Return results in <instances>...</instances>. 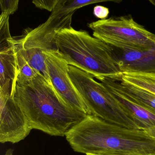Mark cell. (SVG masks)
<instances>
[{
	"label": "cell",
	"instance_id": "cell-14",
	"mask_svg": "<svg viewBox=\"0 0 155 155\" xmlns=\"http://www.w3.org/2000/svg\"><path fill=\"white\" fill-rule=\"evenodd\" d=\"M115 79L122 80L155 94V73H123Z\"/></svg>",
	"mask_w": 155,
	"mask_h": 155
},
{
	"label": "cell",
	"instance_id": "cell-1",
	"mask_svg": "<svg viewBox=\"0 0 155 155\" xmlns=\"http://www.w3.org/2000/svg\"><path fill=\"white\" fill-rule=\"evenodd\" d=\"M14 99L32 129L52 136H65L87 115L69 106L41 73L27 83H16Z\"/></svg>",
	"mask_w": 155,
	"mask_h": 155
},
{
	"label": "cell",
	"instance_id": "cell-4",
	"mask_svg": "<svg viewBox=\"0 0 155 155\" xmlns=\"http://www.w3.org/2000/svg\"><path fill=\"white\" fill-rule=\"evenodd\" d=\"M70 78L87 108V114L108 123L132 129L137 126L126 114L109 90L93 75L69 65Z\"/></svg>",
	"mask_w": 155,
	"mask_h": 155
},
{
	"label": "cell",
	"instance_id": "cell-20",
	"mask_svg": "<svg viewBox=\"0 0 155 155\" xmlns=\"http://www.w3.org/2000/svg\"><path fill=\"white\" fill-rule=\"evenodd\" d=\"M86 155H137L124 153H106L99 154H87Z\"/></svg>",
	"mask_w": 155,
	"mask_h": 155
},
{
	"label": "cell",
	"instance_id": "cell-12",
	"mask_svg": "<svg viewBox=\"0 0 155 155\" xmlns=\"http://www.w3.org/2000/svg\"><path fill=\"white\" fill-rule=\"evenodd\" d=\"M104 82L148 111L155 114V94L119 79L105 76L95 78Z\"/></svg>",
	"mask_w": 155,
	"mask_h": 155
},
{
	"label": "cell",
	"instance_id": "cell-10",
	"mask_svg": "<svg viewBox=\"0 0 155 155\" xmlns=\"http://www.w3.org/2000/svg\"><path fill=\"white\" fill-rule=\"evenodd\" d=\"M109 90L112 96L127 117L138 129L146 130L155 127V114L143 108L110 85L101 82Z\"/></svg>",
	"mask_w": 155,
	"mask_h": 155
},
{
	"label": "cell",
	"instance_id": "cell-13",
	"mask_svg": "<svg viewBox=\"0 0 155 155\" xmlns=\"http://www.w3.org/2000/svg\"><path fill=\"white\" fill-rule=\"evenodd\" d=\"M12 42L15 52L17 67L16 83L23 84L31 81L38 73L29 63L24 55L18 39L12 38Z\"/></svg>",
	"mask_w": 155,
	"mask_h": 155
},
{
	"label": "cell",
	"instance_id": "cell-15",
	"mask_svg": "<svg viewBox=\"0 0 155 155\" xmlns=\"http://www.w3.org/2000/svg\"><path fill=\"white\" fill-rule=\"evenodd\" d=\"M123 0H58L57 4L51 12V16L61 15L74 13L77 9L86 5L103 2L120 3Z\"/></svg>",
	"mask_w": 155,
	"mask_h": 155
},
{
	"label": "cell",
	"instance_id": "cell-21",
	"mask_svg": "<svg viewBox=\"0 0 155 155\" xmlns=\"http://www.w3.org/2000/svg\"><path fill=\"white\" fill-rule=\"evenodd\" d=\"M147 133L148 135L150 136L151 137L155 138V127H151L149 129L145 130Z\"/></svg>",
	"mask_w": 155,
	"mask_h": 155
},
{
	"label": "cell",
	"instance_id": "cell-5",
	"mask_svg": "<svg viewBox=\"0 0 155 155\" xmlns=\"http://www.w3.org/2000/svg\"><path fill=\"white\" fill-rule=\"evenodd\" d=\"M93 36L110 46L148 50L155 48V34L136 22L130 14L112 16L88 24Z\"/></svg>",
	"mask_w": 155,
	"mask_h": 155
},
{
	"label": "cell",
	"instance_id": "cell-19",
	"mask_svg": "<svg viewBox=\"0 0 155 155\" xmlns=\"http://www.w3.org/2000/svg\"><path fill=\"white\" fill-rule=\"evenodd\" d=\"M93 14L96 18L101 20L107 19L109 14V10L103 5H96L93 9Z\"/></svg>",
	"mask_w": 155,
	"mask_h": 155
},
{
	"label": "cell",
	"instance_id": "cell-6",
	"mask_svg": "<svg viewBox=\"0 0 155 155\" xmlns=\"http://www.w3.org/2000/svg\"><path fill=\"white\" fill-rule=\"evenodd\" d=\"M74 13L50 15L45 22L35 29H29L19 40L22 51L29 63L37 72L42 74L50 82L51 81L47 73L44 53L59 51L56 35L61 29L71 26Z\"/></svg>",
	"mask_w": 155,
	"mask_h": 155
},
{
	"label": "cell",
	"instance_id": "cell-9",
	"mask_svg": "<svg viewBox=\"0 0 155 155\" xmlns=\"http://www.w3.org/2000/svg\"><path fill=\"white\" fill-rule=\"evenodd\" d=\"M111 47L121 73H155V48L134 50Z\"/></svg>",
	"mask_w": 155,
	"mask_h": 155
},
{
	"label": "cell",
	"instance_id": "cell-7",
	"mask_svg": "<svg viewBox=\"0 0 155 155\" xmlns=\"http://www.w3.org/2000/svg\"><path fill=\"white\" fill-rule=\"evenodd\" d=\"M44 54L47 73L56 90L72 108L87 114L86 106L70 78L65 59L59 51Z\"/></svg>",
	"mask_w": 155,
	"mask_h": 155
},
{
	"label": "cell",
	"instance_id": "cell-2",
	"mask_svg": "<svg viewBox=\"0 0 155 155\" xmlns=\"http://www.w3.org/2000/svg\"><path fill=\"white\" fill-rule=\"evenodd\" d=\"M74 152L81 153H124L155 155V138L145 130L108 123L87 114L65 136Z\"/></svg>",
	"mask_w": 155,
	"mask_h": 155
},
{
	"label": "cell",
	"instance_id": "cell-22",
	"mask_svg": "<svg viewBox=\"0 0 155 155\" xmlns=\"http://www.w3.org/2000/svg\"><path fill=\"white\" fill-rule=\"evenodd\" d=\"M3 155H14L13 149H11V148L7 149Z\"/></svg>",
	"mask_w": 155,
	"mask_h": 155
},
{
	"label": "cell",
	"instance_id": "cell-23",
	"mask_svg": "<svg viewBox=\"0 0 155 155\" xmlns=\"http://www.w3.org/2000/svg\"><path fill=\"white\" fill-rule=\"evenodd\" d=\"M155 7V0H148Z\"/></svg>",
	"mask_w": 155,
	"mask_h": 155
},
{
	"label": "cell",
	"instance_id": "cell-3",
	"mask_svg": "<svg viewBox=\"0 0 155 155\" xmlns=\"http://www.w3.org/2000/svg\"><path fill=\"white\" fill-rule=\"evenodd\" d=\"M59 52L69 65L77 67L95 78H116L121 73L114 58L111 46L88 32L77 31L72 26L62 28L57 34Z\"/></svg>",
	"mask_w": 155,
	"mask_h": 155
},
{
	"label": "cell",
	"instance_id": "cell-11",
	"mask_svg": "<svg viewBox=\"0 0 155 155\" xmlns=\"http://www.w3.org/2000/svg\"><path fill=\"white\" fill-rule=\"evenodd\" d=\"M12 38L9 46L0 49V92L14 97L18 72Z\"/></svg>",
	"mask_w": 155,
	"mask_h": 155
},
{
	"label": "cell",
	"instance_id": "cell-8",
	"mask_svg": "<svg viewBox=\"0 0 155 155\" xmlns=\"http://www.w3.org/2000/svg\"><path fill=\"white\" fill-rule=\"evenodd\" d=\"M0 142L17 143L25 139L32 129L14 97L0 92Z\"/></svg>",
	"mask_w": 155,
	"mask_h": 155
},
{
	"label": "cell",
	"instance_id": "cell-18",
	"mask_svg": "<svg viewBox=\"0 0 155 155\" xmlns=\"http://www.w3.org/2000/svg\"><path fill=\"white\" fill-rule=\"evenodd\" d=\"M58 0H32V3L37 8L52 12L57 4Z\"/></svg>",
	"mask_w": 155,
	"mask_h": 155
},
{
	"label": "cell",
	"instance_id": "cell-17",
	"mask_svg": "<svg viewBox=\"0 0 155 155\" xmlns=\"http://www.w3.org/2000/svg\"><path fill=\"white\" fill-rule=\"evenodd\" d=\"M19 0H0L2 12L12 15L18 10Z\"/></svg>",
	"mask_w": 155,
	"mask_h": 155
},
{
	"label": "cell",
	"instance_id": "cell-16",
	"mask_svg": "<svg viewBox=\"0 0 155 155\" xmlns=\"http://www.w3.org/2000/svg\"><path fill=\"white\" fill-rule=\"evenodd\" d=\"M10 15L1 13L0 15V49L9 46V40L12 39L9 31Z\"/></svg>",
	"mask_w": 155,
	"mask_h": 155
}]
</instances>
